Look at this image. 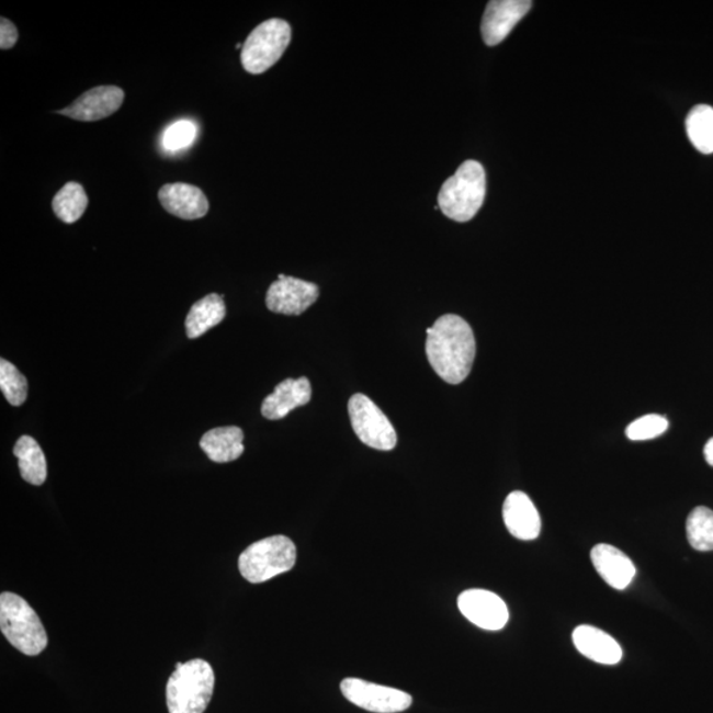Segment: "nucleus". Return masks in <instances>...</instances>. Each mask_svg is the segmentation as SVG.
<instances>
[{
  "instance_id": "7",
  "label": "nucleus",
  "mask_w": 713,
  "mask_h": 713,
  "mask_svg": "<svg viewBox=\"0 0 713 713\" xmlns=\"http://www.w3.org/2000/svg\"><path fill=\"white\" fill-rule=\"evenodd\" d=\"M348 411L353 431L362 443L378 451H392L398 438L392 421L381 408L364 394L349 399Z\"/></svg>"
},
{
  "instance_id": "15",
  "label": "nucleus",
  "mask_w": 713,
  "mask_h": 713,
  "mask_svg": "<svg viewBox=\"0 0 713 713\" xmlns=\"http://www.w3.org/2000/svg\"><path fill=\"white\" fill-rule=\"evenodd\" d=\"M310 398L313 386L308 378L285 380L263 400L262 415L269 420L283 419L295 408L307 405Z\"/></svg>"
},
{
  "instance_id": "9",
  "label": "nucleus",
  "mask_w": 713,
  "mask_h": 713,
  "mask_svg": "<svg viewBox=\"0 0 713 713\" xmlns=\"http://www.w3.org/2000/svg\"><path fill=\"white\" fill-rule=\"evenodd\" d=\"M316 284L302 279L279 275L265 295V306L274 314L299 316L319 299Z\"/></svg>"
},
{
  "instance_id": "10",
  "label": "nucleus",
  "mask_w": 713,
  "mask_h": 713,
  "mask_svg": "<svg viewBox=\"0 0 713 713\" xmlns=\"http://www.w3.org/2000/svg\"><path fill=\"white\" fill-rule=\"evenodd\" d=\"M457 606L465 619L485 631H501L508 624L507 604L498 595L485 589H468L459 596Z\"/></svg>"
},
{
  "instance_id": "23",
  "label": "nucleus",
  "mask_w": 713,
  "mask_h": 713,
  "mask_svg": "<svg viewBox=\"0 0 713 713\" xmlns=\"http://www.w3.org/2000/svg\"><path fill=\"white\" fill-rule=\"evenodd\" d=\"M687 537L697 551H713V511L705 507L693 509L687 518Z\"/></svg>"
},
{
  "instance_id": "12",
  "label": "nucleus",
  "mask_w": 713,
  "mask_h": 713,
  "mask_svg": "<svg viewBox=\"0 0 713 713\" xmlns=\"http://www.w3.org/2000/svg\"><path fill=\"white\" fill-rule=\"evenodd\" d=\"M125 101V92L118 87H97L88 90L69 107L58 110V114L71 120L95 122L118 112Z\"/></svg>"
},
{
  "instance_id": "21",
  "label": "nucleus",
  "mask_w": 713,
  "mask_h": 713,
  "mask_svg": "<svg viewBox=\"0 0 713 713\" xmlns=\"http://www.w3.org/2000/svg\"><path fill=\"white\" fill-rule=\"evenodd\" d=\"M89 204L88 194L83 186L75 181L65 184L56 193L52 207L58 218L65 224L79 222Z\"/></svg>"
},
{
  "instance_id": "25",
  "label": "nucleus",
  "mask_w": 713,
  "mask_h": 713,
  "mask_svg": "<svg viewBox=\"0 0 713 713\" xmlns=\"http://www.w3.org/2000/svg\"><path fill=\"white\" fill-rule=\"evenodd\" d=\"M669 428V421L663 415L650 414L645 415L626 428V437L633 442H642V440L656 439Z\"/></svg>"
},
{
  "instance_id": "11",
  "label": "nucleus",
  "mask_w": 713,
  "mask_h": 713,
  "mask_svg": "<svg viewBox=\"0 0 713 713\" xmlns=\"http://www.w3.org/2000/svg\"><path fill=\"white\" fill-rule=\"evenodd\" d=\"M533 5L530 0H493L482 22L484 43L489 47L501 44Z\"/></svg>"
},
{
  "instance_id": "20",
  "label": "nucleus",
  "mask_w": 713,
  "mask_h": 713,
  "mask_svg": "<svg viewBox=\"0 0 713 713\" xmlns=\"http://www.w3.org/2000/svg\"><path fill=\"white\" fill-rule=\"evenodd\" d=\"M14 455L18 459L19 471H21L24 482L35 486L45 483L48 476L47 459L34 438L25 435L19 439Z\"/></svg>"
},
{
  "instance_id": "19",
  "label": "nucleus",
  "mask_w": 713,
  "mask_h": 713,
  "mask_svg": "<svg viewBox=\"0 0 713 713\" xmlns=\"http://www.w3.org/2000/svg\"><path fill=\"white\" fill-rule=\"evenodd\" d=\"M224 296L211 294L194 303L185 319L188 339H197L225 319Z\"/></svg>"
},
{
  "instance_id": "14",
  "label": "nucleus",
  "mask_w": 713,
  "mask_h": 713,
  "mask_svg": "<svg viewBox=\"0 0 713 713\" xmlns=\"http://www.w3.org/2000/svg\"><path fill=\"white\" fill-rule=\"evenodd\" d=\"M160 204L168 213L181 219H199L210 212V201L200 188L174 183L161 186L159 191Z\"/></svg>"
},
{
  "instance_id": "1",
  "label": "nucleus",
  "mask_w": 713,
  "mask_h": 713,
  "mask_svg": "<svg viewBox=\"0 0 713 713\" xmlns=\"http://www.w3.org/2000/svg\"><path fill=\"white\" fill-rule=\"evenodd\" d=\"M426 353L440 378L446 384H462L476 356V340L469 324L457 315L440 317L427 329Z\"/></svg>"
},
{
  "instance_id": "22",
  "label": "nucleus",
  "mask_w": 713,
  "mask_h": 713,
  "mask_svg": "<svg viewBox=\"0 0 713 713\" xmlns=\"http://www.w3.org/2000/svg\"><path fill=\"white\" fill-rule=\"evenodd\" d=\"M686 132L692 146L702 154H713V107L698 105L686 120Z\"/></svg>"
},
{
  "instance_id": "28",
  "label": "nucleus",
  "mask_w": 713,
  "mask_h": 713,
  "mask_svg": "<svg viewBox=\"0 0 713 713\" xmlns=\"http://www.w3.org/2000/svg\"><path fill=\"white\" fill-rule=\"evenodd\" d=\"M705 462L713 466V438L704 446Z\"/></svg>"
},
{
  "instance_id": "6",
  "label": "nucleus",
  "mask_w": 713,
  "mask_h": 713,
  "mask_svg": "<svg viewBox=\"0 0 713 713\" xmlns=\"http://www.w3.org/2000/svg\"><path fill=\"white\" fill-rule=\"evenodd\" d=\"M293 31L283 19H270L259 24L246 38L241 50V63L250 75H261L281 60L288 48Z\"/></svg>"
},
{
  "instance_id": "16",
  "label": "nucleus",
  "mask_w": 713,
  "mask_h": 713,
  "mask_svg": "<svg viewBox=\"0 0 713 713\" xmlns=\"http://www.w3.org/2000/svg\"><path fill=\"white\" fill-rule=\"evenodd\" d=\"M591 559L607 585L624 591L634 579L635 567L629 557L611 544L601 543L592 548Z\"/></svg>"
},
{
  "instance_id": "26",
  "label": "nucleus",
  "mask_w": 713,
  "mask_h": 713,
  "mask_svg": "<svg viewBox=\"0 0 713 713\" xmlns=\"http://www.w3.org/2000/svg\"><path fill=\"white\" fill-rule=\"evenodd\" d=\"M197 136V126L192 121L181 120L172 123L163 134V147L168 152H178L192 145Z\"/></svg>"
},
{
  "instance_id": "5",
  "label": "nucleus",
  "mask_w": 713,
  "mask_h": 713,
  "mask_svg": "<svg viewBox=\"0 0 713 713\" xmlns=\"http://www.w3.org/2000/svg\"><path fill=\"white\" fill-rule=\"evenodd\" d=\"M296 563V547L290 537H264L246 548L238 559L239 573L252 585H259L288 573Z\"/></svg>"
},
{
  "instance_id": "2",
  "label": "nucleus",
  "mask_w": 713,
  "mask_h": 713,
  "mask_svg": "<svg viewBox=\"0 0 713 713\" xmlns=\"http://www.w3.org/2000/svg\"><path fill=\"white\" fill-rule=\"evenodd\" d=\"M216 677L204 659L177 664L168 679L166 698L170 713H204L213 697Z\"/></svg>"
},
{
  "instance_id": "17",
  "label": "nucleus",
  "mask_w": 713,
  "mask_h": 713,
  "mask_svg": "<svg viewBox=\"0 0 713 713\" xmlns=\"http://www.w3.org/2000/svg\"><path fill=\"white\" fill-rule=\"evenodd\" d=\"M574 645L582 656L601 665H618L622 659L619 642L591 625H580L573 634Z\"/></svg>"
},
{
  "instance_id": "4",
  "label": "nucleus",
  "mask_w": 713,
  "mask_h": 713,
  "mask_svg": "<svg viewBox=\"0 0 713 713\" xmlns=\"http://www.w3.org/2000/svg\"><path fill=\"white\" fill-rule=\"evenodd\" d=\"M0 629L10 644L25 656H38L48 646V635L37 613L16 593L0 595Z\"/></svg>"
},
{
  "instance_id": "3",
  "label": "nucleus",
  "mask_w": 713,
  "mask_h": 713,
  "mask_svg": "<svg viewBox=\"0 0 713 713\" xmlns=\"http://www.w3.org/2000/svg\"><path fill=\"white\" fill-rule=\"evenodd\" d=\"M486 174L483 165L466 160L439 192L440 211L457 223H468L484 204Z\"/></svg>"
},
{
  "instance_id": "27",
  "label": "nucleus",
  "mask_w": 713,
  "mask_h": 713,
  "mask_svg": "<svg viewBox=\"0 0 713 713\" xmlns=\"http://www.w3.org/2000/svg\"><path fill=\"white\" fill-rule=\"evenodd\" d=\"M19 38L16 25L2 18L0 21V49H11L14 47Z\"/></svg>"
},
{
  "instance_id": "18",
  "label": "nucleus",
  "mask_w": 713,
  "mask_h": 713,
  "mask_svg": "<svg viewBox=\"0 0 713 713\" xmlns=\"http://www.w3.org/2000/svg\"><path fill=\"white\" fill-rule=\"evenodd\" d=\"M200 446L214 463L235 462L245 451L244 432L235 426L213 428L201 438Z\"/></svg>"
},
{
  "instance_id": "8",
  "label": "nucleus",
  "mask_w": 713,
  "mask_h": 713,
  "mask_svg": "<svg viewBox=\"0 0 713 713\" xmlns=\"http://www.w3.org/2000/svg\"><path fill=\"white\" fill-rule=\"evenodd\" d=\"M341 692L350 703L375 713L404 712L412 704V698L407 692L366 682L362 679L342 680Z\"/></svg>"
},
{
  "instance_id": "13",
  "label": "nucleus",
  "mask_w": 713,
  "mask_h": 713,
  "mask_svg": "<svg viewBox=\"0 0 713 713\" xmlns=\"http://www.w3.org/2000/svg\"><path fill=\"white\" fill-rule=\"evenodd\" d=\"M503 522L509 533L521 541H534L541 534L542 522L535 505L523 491H513L505 499Z\"/></svg>"
},
{
  "instance_id": "24",
  "label": "nucleus",
  "mask_w": 713,
  "mask_h": 713,
  "mask_svg": "<svg viewBox=\"0 0 713 713\" xmlns=\"http://www.w3.org/2000/svg\"><path fill=\"white\" fill-rule=\"evenodd\" d=\"M0 388H2L4 398L12 406H22L27 400V378L18 371L14 364L4 359L0 360Z\"/></svg>"
}]
</instances>
